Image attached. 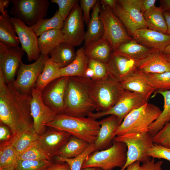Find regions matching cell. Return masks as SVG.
I'll return each instance as SVG.
<instances>
[{
    "instance_id": "cell-36",
    "label": "cell",
    "mask_w": 170,
    "mask_h": 170,
    "mask_svg": "<svg viewBox=\"0 0 170 170\" xmlns=\"http://www.w3.org/2000/svg\"><path fill=\"white\" fill-rule=\"evenodd\" d=\"M163 12L160 6H155L145 12L143 15L146 21L156 31L167 34V26Z\"/></svg>"
},
{
    "instance_id": "cell-54",
    "label": "cell",
    "mask_w": 170,
    "mask_h": 170,
    "mask_svg": "<svg viewBox=\"0 0 170 170\" xmlns=\"http://www.w3.org/2000/svg\"><path fill=\"white\" fill-rule=\"evenodd\" d=\"M140 162L138 161L134 162L129 165L125 170H139Z\"/></svg>"
},
{
    "instance_id": "cell-21",
    "label": "cell",
    "mask_w": 170,
    "mask_h": 170,
    "mask_svg": "<svg viewBox=\"0 0 170 170\" xmlns=\"http://www.w3.org/2000/svg\"><path fill=\"white\" fill-rule=\"evenodd\" d=\"M100 121V128L94 144L96 150L106 149L112 145L116 132L121 123L118 117L113 115H110Z\"/></svg>"
},
{
    "instance_id": "cell-4",
    "label": "cell",
    "mask_w": 170,
    "mask_h": 170,
    "mask_svg": "<svg viewBox=\"0 0 170 170\" xmlns=\"http://www.w3.org/2000/svg\"><path fill=\"white\" fill-rule=\"evenodd\" d=\"M153 137L149 129L115 136L113 142H123L127 147V161L120 170H125L136 162L144 163L150 160L151 157L148 156L147 152L154 144Z\"/></svg>"
},
{
    "instance_id": "cell-12",
    "label": "cell",
    "mask_w": 170,
    "mask_h": 170,
    "mask_svg": "<svg viewBox=\"0 0 170 170\" xmlns=\"http://www.w3.org/2000/svg\"><path fill=\"white\" fill-rule=\"evenodd\" d=\"M48 57L49 55L41 54L38 59L32 64H26L22 62L17 72L16 78L11 84L21 92L31 94Z\"/></svg>"
},
{
    "instance_id": "cell-28",
    "label": "cell",
    "mask_w": 170,
    "mask_h": 170,
    "mask_svg": "<svg viewBox=\"0 0 170 170\" xmlns=\"http://www.w3.org/2000/svg\"><path fill=\"white\" fill-rule=\"evenodd\" d=\"M49 55L61 68L67 66L74 60L76 52L74 47L67 42H62L56 46Z\"/></svg>"
},
{
    "instance_id": "cell-33",
    "label": "cell",
    "mask_w": 170,
    "mask_h": 170,
    "mask_svg": "<svg viewBox=\"0 0 170 170\" xmlns=\"http://www.w3.org/2000/svg\"><path fill=\"white\" fill-rule=\"evenodd\" d=\"M156 93L163 96L164 104L163 110L157 118L148 127L150 132L153 136L170 121V90H157Z\"/></svg>"
},
{
    "instance_id": "cell-20",
    "label": "cell",
    "mask_w": 170,
    "mask_h": 170,
    "mask_svg": "<svg viewBox=\"0 0 170 170\" xmlns=\"http://www.w3.org/2000/svg\"><path fill=\"white\" fill-rule=\"evenodd\" d=\"M132 38L139 43L163 53L170 44V35L150 29H139L135 33Z\"/></svg>"
},
{
    "instance_id": "cell-14",
    "label": "cell",
    "mask_w": 170,
    "mask_h": 170,
    "mask_svg": "<svg viewBox=\"0 0 170 170\" xmlns=\"http://www.w3.org/2000/svg\"><path fill=\"white\" fill-rule=\"evenodd\" d=\"M42 91L35 87L31 91V111L33 122V128L39 135L44 133L46 124L53 121L57 114L44 103Z\"/></svg>"
},
{
    "instance_id": "cell-10",
    "label": "cell",
    "mask_w": 170,
    "mask_h": 170,
    "mask_svg": "<svg viewBox=\"0 0 170 170\" xmlns=\"http://www.w3.org/2000/svg\"><path fill=\"white\" fill-rule=\"evenodd\" d=\"M10 14L31 27L45 17L50 3L48 0H13Z\"/></svg>"
},
{
    "instance_id": "cell-35",
    "label": "cell",
    "mask_w": 170,
    "mask_h": 170,
    "mask_svg": "<svg viewBox=\"0 0 170 170\" xmlns=\"http://www.w3.org/2000/svg\"><path fill=\"white\" fill-rule=\"evenodd\" d=\"M18 153L13 146L10 140L1 142L0 146V169H14L18 160Z\"/></svg>"
},
{
    "instance_id": "cell-29",
    "label": "cell",
    "mask_w": 170,
    "mask_h": 170,
    "mask_svg": "<svg viewBox=\"0 0 170 170\" xmlns=\"http://www.w3.org/2000/svg\"><path fill=\"white\" fill-rule=\"evenodd\" d=\"M38 40L41 54L43 55H49L56 46L64 42L61 29L46 31L39 36Z\"/></svg>"
},
{
    "instance_id": "cell-16",
    "label": "cell",
    "mask_w": 170,
    "mask_h": 170,
    "mask_svg": "<svg viewBox=\"0 0 170 170\" xmlns=\"http://www.w3.org/2000/svg\"><path fill=\"white\" fill-rule=\"evenodd\" d=\"M69 77H61L48 84L42 91L44 104L57 114L64 113V100Z\"/></svg>"
},
{
    "instance_id": "cell-44",
    "label": "cell",
    "mask_w": 170,
    "mask_h": 170,
    "mask_svg": "<svg viewBox=\"0 0 170 170\" xmlns=\"http://www.w3.org/2000/svg\"><path fill=\"white\" fill-rule=\"evenodd\" d=\"M51 2L57 3L59 7L58 11L61 17L64 21L71 11L78 2L77 0H51Z\"/></svg>"
},
{
    "instance_id": "cell-24",
    "label": "cell",
    "mask_w": 170,
    "mask_h": 170,
    "mask_svg": "<svg viewBox=\"0 0 170 170\" xmlns=\"http://www.w3.org/2000/svg\"><path fill=\"white\" fill-rule=\"evenodd\" d=\"M100 7V2L98 0L94 7L90 19L87 24V30L85 33L84 39L85 48L103 37L104 27L99 16Z\"/></svg>"
},
{
    "instance_id": "cell-30",
    "label": "cell",
    "mask_w": 170,
    "mask_h": 170,
    "mask_svg": "<svg viewBox=\"0 0 170 170\" xmlns=\"http://www.w3.org/2000/svg\"><path fill=\"white\" fill-rule=\"evenodd\" d=\"M84 48L85 53L89 58H92L106 63L113 51L110 43L102 39Z\"/></svg>"
},
{
    "instance_id": "cell-39",
    "label": "cell",
    "mask_w": 170,
    "mask_h": 170,
    "mask_svg": "<svg viewBox=\"0 0 170 170\" xmlns=\"http://www.w3.org/2000/svg\"><path fill=\"white\" fill-rule=\"evenodd\" d=\"M146 75L150 84L156 90H170V71Z\"/></svg>"
},
{
    "instance_id": "cell-17",
    "label": "cell",
    "mask_w": 170,
    "mask_h": 170,
    "mask_svg": "<svg viewBox=\"0 0 170 170\" xmlns=\"http://www.w3.org/2000/svg\"><path fill=\"white\" fill-rule=\"evenodd\" d=\"M11 19L15 26L21 48L26 53L28 60L36 61L41 54L38 37L30 27L19 19L14 17H11Z\"/></svg>"
},
{
    "instance_id": "cell-51",
    "label": "cell",
    "mask_w": 170,
    "mask_h": 170,
    "mask_svg": "<svg viewBox=\"0 0 170 170\" xmlns=\"http://www.w3.org/2000/svg\"><path fill=\"white\" fill-rule=\"evenodd\" d=\"M163 14L167 26V34L170 35V11H164Z\"/></svg>"
},
{
    "instance_id": "cell-50",
    "label": "cell",
    "mask_w": 170,
    "mask_h": 170,
    "mask_svg": "<svg viewBox=\"0 0 170 170\" xmlns=\"http://www.w3.org/2000/svg\"><path fill=\"white\" fill-rule=\"evenodd\" d=\"M156 0H140V9L143 14L155 6Z\"/></svg>"
},
{
    "instance_id": "cell-49",
    "label": "cell",
    "mask_w": 170,
    "mask_h": 170,
    "mask_svg": "<svg viewBox=\"0 0 170 170\" xmlns=\"http://www.w3.org/2000/svg\"><path fill=\"white\" fill-rule=\"evenodd\" d=\"M44 170H71L68 163L65 162L59 161L53 163Z\"/></svg>"
},
{
    "instance_id": "cell-8",
    "label": "cell",
    "mask_w": 170,
    "mask_h": 170,
    "mask_svg": "<svg viewBox=\"0 0 170 170\" xmlns=\"http://www.w3.org/2000/svg\"><path fill=\"white\" fill-rule=\"evenodd\" d=\"M112 10L132 38L138 30L150 29L156 30L145 20L141 10L140 0H117Z\"/></svg>"
},
{
    "instance_id": "cell-58",
    "label": "cell",
    "mask_w": 170,
    "mask_h": 170,
    "mask_svg": "<svg viewBox=\"0 0 170 170\" xmlns=\"http://www.w3.org/2000/svg\"><path fill=\"white\" fill-rule=\"evenodd\" d=\"M167 60L170 62V54L165 55Z\"/></svg>"
},
{
    "instance_id": "cell-15",
    "label": "cell",
    "mask_w": 170,
    "mask_h": 170,
    "mask_svg": "<svg viewBox=\"0 0 170 170\" xmlns=\"http://www.w3.org/2000/svg\"><path fill=\"white\" fill-rule=\"evenodd\" d=\"M25 53L21 48L9 47L0 42V69L4 76L6 83H12Z\"/></svg>"
},
{
    "instance_id": "cell-57",
    "label": "cell",
    "mask_w": 170,
    "mask_h": 170,
    "mask_svg": "<svg viewBox=\"0 0 170 170\" xmlns=\"http://www.w3.org/2000/svg\"><path fill=\"white\" fill-rule=\"evenodd\" d=\"M96 167H86L82 168L81 170H96Z\"/></svg>"
},
{
    "instance_id": "cell-32",
    "label": "cell",
    "mask_w": 170,
    "mask_h": 170,
    "mask_svg": "<svg viewBox=\"0 0 170 170\" xmlns=\"http://www.w3.org/2000/svg\"><path fill=\"white\" fill-rule=\"evenodd\" d=\"M60 68L50 58L46 60L43 70L39 76L34 87L42 91L50 82L60 77Z\"/></svg>"
},
{
    "instance_id": "cell-18",
    "label": "cell",
    "mask_w": 170,
    "mask_h": 170,
    "mask_svg": "<svg viewBox=\"0 0 170 170\" xmlns=\"http://www.w3.org/2000/svg\"><path fill=\"white\" fill-rule=\"evenodd\" d=\"M137 62L114 51L105 64L109 75L121 82L138 70Z\"/></svg>"
},
{
    "instance_id": "cell-13",
    "label": "cell",
    "mask_w": 170,
    "mask_h": 170,
    "mask_svg": "<svg viewBox=\"0 0 170 170\" xmlns=\"http://www.w3.org/2000/svg\"><path fill=\"white\" fill-rule=\"evenodd\" d=\"M84 21L82 10L77 3L64 21L61 29L64 42L74 47L82 44L85 34Z\"/></svg>"
},
{
    "instance_id": "cell-7",
    "label": "cell",
    "mask_w": 170,
    "mask_h": 170,
    "mask_svg": "<svg viewBox=\"0 0 170 170\" xmlns=\"http://www.w3.org/2000/svg\"><path fill=\"white\" fill-rule=\"evenodd\" d=\"M124 90L120 83L109 74L102 79L92 80L90 92L96 110L105 111L110 109L120 99Z\"/></svg>"
},
{
    "instance_id": "cell-6",
    "label": "cell",
    "mask_w": 170,
    "mask_h": 170,
    "mask_svg": "<svg viewBox=\"0 0 170 170\" xmlns=\"http://www.w3.org/2000/svg\"><path fill=\"white\" fill-rule=\"evenodd\" d=\"M162 111L158 106L147 102L131 111L124 117L116 132V136L148 130L149 127Z\"/></svg>"
},
{
    "instance_id": "cell-31",
    "label": "cell",
    "mask_w": 170,
    "mask_h": 170,
    "mask_svg": "<svg viewBox=\"0 0 170 170\" xmlns=\"http://www.w3.org/2000/svg\"><path fill=\"white\" fill-rule=\"evenodd\" d=\"M90 144L75 136H71L62 147L56 156L57 158H72L83 153Z\"/></svg>"
},
{
    "instance_id": "cell-55",
    "label": "cell",
    "mask_w": 170,
    "mask_h": 170,
    "mask_svg": "<svg viewBox=\"0 0 170 170\" xmlns=\"http://www.w3.org/2000/svg\"><path fill=\"white\" fill-rule=\"evenodd\" d=\"M117 0H102L100 2L110 7L112 9L114 8Z\"/></svg>"
},
{
    "instance_id": "cell-53",
    "label": "cell",
    "mask_w": 170,
    "mask_h": 170,
    "mask_svg": "<svg viewBox=\"0 0 170 170\" xmlns=\"http://www.w3.org/2000/svg\"><path fill=\"white\" fill-rule=\"evenodd\" d=\"M10 0H0V12L1 13H3L5 11V9L7 8L10 3Z\"/></svg>"
},
{
    "instance_id": "cell-27",
    "label": "cell",
    "mask_w": 170,
    "mask_h": 170,
    "mask_svg": "<svg viewBox=\"0 0 170 170\" xmlns=\"http://www.w3.org/2000/svg\"><path fill=\"white\" fill-rule=\"evenodd\" d=\"M14 25L7 10L0 15V42L8 46H17L20 42Z\"/></svg>"
},
{
    "instance_id": "cell-60",
    "label": "cell",
    "mask_w": 170,
    "mask_h": 170,
    "mask_svg": "<svg viewBox=\"0 0 170 170\" xmlns=\"http://www.w3.org/2000/svg\"><path fill=\"white\" fill-rule=\"evenodd\" d=\"M96 170H103L97 167L96 168Z\"/></svg>"
},
{
    "instance_id": "cell-38",
    "label": "cell",
    "mask_w": 170,
    "mask_h": 170,
    "mask_svg": "<svg viewBox=\"0 0 170 170\" xmlns=\"http://www.w3.org/2000/svg\"><path fill=\"white\" fill-rule=\"evenodd\" d=\"M43 159L51 161V159L38 143L37 140L18 155V160H20Z\"/></svg>"
},
{
    "instance_id": "cell-47",
    "label": "cell",
    "mask_w": 170,
    "mask_h": 170,
    "mask_svg": "<svg viewBox=\"0 0 170 170\" xmlns=\"http://www.w3.org/2000/svg\"><path fill=\"white\" fill-rule=\"evenodd\" d=\"M163 161H159L155 162L154 158L143 163L140 166L139 170H162V165Z\"/></svg>"
},
{
    "instance_id": "cell-2",
    "label": "cell",
    "mask_w": 170,
    "mask_h": 170,
    "mask_svg": "<svg viewBox=\"0 0 170 170\" xmlns=\"http://www.w3.org/2000/svg\"><path fill=\"white\" fill-rule=\"evenodd\" d=\"M92 81L87 77H69L64 97V113L87 117L96 110L90 94Z\"/></svg>"
},
{
    "instance_id": "cell-59",
    "label": "cell",
    "mask_w": 170,
    "mask_h": 170,
    "mask_svg": "<svg viewBox=\"0 0 170 170\" xmlns=\"http://www.w3.org/2000/svg\"><path fill=\"white\" fill-rule=\"evenodd\" d=\"M0 170H14V169L11 168H6L3 169H0Z\"/></svg>"
},
{
    "instance_id": "cell-9",
    "label": "cell",
    "mask_w": 170,
    "mask_h": 170,
    "mask_svg": "<svg viewBox=\"0 0 170 170\" xmlns=\"http://www.w3.org/2000/svg\"><path fill=\"white\" fill-rule=\"evenodd\" d=\"M100 3L99 16L104 27L103 38L110 43L114 51L121 44L133 38L129 35L124 25L112 8Z\"/></svg>"
},
{
    "instance_id": "cell-45",
    "label": "cell",
    "mask_w": 170,
    "mask_h": 170,
    "mask_svg": "<svg viewBox=\"0 0 170 170\" xmlns=\"http://www.w3.org/2000/svg\"><path fill=\"white\" fill-rule=\"evenodd\" d=\"M148 156L153 158L163 159L170 162V148L154 143L147 152Z\"/></svg>"
},
{
    "instance_id": "cell-40",
    "label": "cell",
    "mask_w": 170,
    "mask_h": 170,
    "mask_svg": "<svg viewBox=\"0 0 170 170\" xmlns=\"http://www.w3.org/2000/svg\"><path fill=\"white\" fill-rule=\"evenodd\" d=\"M53 163L47 160H18L14 170H44Z\"/></svg>"
},
{
    "instance_id": "cell-41",
    "label": "cell",
    "mask_w": 170,
    "mask_h": 170,
    "mask_svg": "<svg viewBox=\"0 0 170 170\" xmlns=\"http://www.w3.org/2000/svg\"><path fill=\"white\" fill-rule=\"evenodd\" d=\"M96 150L94 144H90L84 151L79 156L72 158H57L58 162H65L68 164L71 170H81L82 164L87 157Z\"/></svg>"
},
{
    "instance_id": "cell-56",
    "label": "cell",
    "mask_w": 170,
    "mask_h": 170,
    "mask_svg": "<svg viewBox=\"0 0 170 170\" xmlns=\"http://www.w3.org/2000/svg\"><path fill=\"white\" fill-rule=\"evenodd\" d=\"M163 53L165 55L170 54V44L166 48Z\"/></svg>"
},
{
    "instance_id": "cell-46",
    "label": "cell",
    "mask_w": 170,
    "mask_h": 170,
    "mask_svg": "<svg viewBox=\"0 0 170 170\" xmlns=\"http://www.w3.org/2000/svg\"><path fill=\"white\" fill-rule=\"evenodd\" d=\"M98 0H81L80 1V6L83 12V17L84 21L88 24L91 17L90 12L91 8L94 7Z\"/></svg>"
},
{
    "instance_id": "cell-42",
    "label": "cell",
    "mask_w": 170,
    "mask_h": 170,
    "mask_svg": "<svg viewBox=\"0 0 170 170\" xmlns=\"http://www.w3.org/2000/svg\"><path fill=\"white\" fill-rule=\"evenodd\" d=\"M88 67L91 69L94 72V76L92 79V80H101L108 75L105 64L97 60L89 58Z\"/></svg>"
},
{
    "instance_id": "cell-43",
    "label": "cell",
    "mask_w": 170,
    "mask_h": 170,
    "mask_svg": "<svg viewBox=\"0 0 170 170\" xmlns=\"http://www.w3.org/2000/svg\"><path fill=\"white\" fill-rule=\"evenodd\" d=\"M154 143L170 148V121L153 137Z\"/></svg>"
},
{
    "instance_id": "cell-3",
    "label": "cell",
    "mask_w": 170,
    "mask_h": 170,
    "mask_svg": "<svg viewBox=\"0 0 170 170\" xmlns=\"http://www.w3.org/2000/svg\"><path fill=\"white\" fill-rule=\"evenodd\" d=\"M46 126L65 131L71 136L94 144L98 136L100 122L88 116H76L61 113L57 114Z\"/></svg>"
},
{
    "instance_id": "cell-37",
    "label": "cell",
    "mask_w": 170,
    "mask_h": 170,
    "mask_svg": "<svg viewBox=\"0 0 170 170\" xmlns=\"http://www.w3.org/2000/svg\"><path fill=\"white\" fill-rule=\"evenodd\" d=\"M64 22L57 11L52 18L42 19L30 27L38 37L43 32L49 30L61 29Z\"/></svg>"
},
{
    "instance_id": "cell-34",
    "label": "cell",
    "mask_w": 170,
    "mask_h": 170,
    "mask_svg": "<svg viewBox=\"0 0 170 170\" xmlns=\"http://www.w3.org/2000/svg\"><path fill=\"white\" fill-rule=\"evenodd\" d=\"M39 136L33 128L25 130L12 137L10 141L19 154L37 141Z\"/></svg>"
},
{
    "instance_id": "cell-52",
    "label": "cell",
    "mask_w": 170,
    "mask_h": 170,
    "mask_svg": "<svg viewBox=\"0 0 170 170\" xmlns=\"http://www.w3.org/2000/svg\"><path fill=\"white\" fill-rule=\"evenodd\" d=\"M159 2L163 11H170V0H161Z\"/></svg>"
},
{
    "instance_id": "cell-5",
    "label": "cell",
    "mask_w": 170,
    "mask_h": 170,
    "mask_svg": "<svg viewBox=\"0 0 170 170\" xmlns=\"http://www.w3.org/2000/svg\"><path fill=\"white\" fill-rule=\"evenodd\" d=\"M127 147L125 143L113 142L110 148L95 150L88 156L82 168L94 167L104 170H112L119 167L121 169L127 161Z\"/></svg>"
},
{
    "instance_id": "cell-1",
    "label": "cell",
    "mask_w": 170,
    "mask_h": 170,
    "mask_svg": "<svg viewBox=\"0 0 170 170\" xmlns=\"http://www.w3.org/2000/svg\"><path fill=\"white\" fill-rule=\"evenodd\" d=\"M31 94L21 92L6 83L0 69V121L10 129L12 137L33 128L31 111Z\"/></svg>"
},
{
    "instance_id": "cell-11",
    "label": "cell",
    "mask_w": 170,
    "mask_h": 170,
    "mask_svg": "<svg viewBox=\"0 0 170 170\" xmlns=\"http://www.w3.org/2000/svg\"><path fill=\"white\" fill-rule=\"evenodd\" d=\"M141 94L125 90L122 95L111 108L105 111L92 112L88 116L96 120L104 116L113 115L117 116L122 123L124 117L131 111L138 108L147 102Z\"/></svg>"
},
{
    "instance_id": "cell-26",
    "label": "cell",
    "mask_w": 170,
    "mask_h": 170,
    "mask_svg": "<svg viewBox=\"0 0 170 170\" xmlns=\"http://www.w3.org/2000/svg\"><path fill=\"white\" fill-rule=\"evenodd\" d=\"M89 58L86 56L84 48H81L76 52V56L74 60L68 65L60 70L61 77H86V72L88 67Z\"/></svg>"
},
{
    "instance_id": "cell-48",
    "label": "cell",
    "mask_w": 170,
    "mask_h": 170,
    "mask_svg": "<svg viewBox=\"0 0 170 170\" xmlns=\"http://www.w3.org/2000/svg\"><path fill=\"white\" fill-rule=\"evenodd\" d=\"M8 128L5 125L0 122V140L2 142L10 140L12 138V136L8 129Z\"/></svg>"
},
{
    "instance_id": "cell-19",
    "label": "cell",
    "mask_w": 170,
    "mask_h": 170,
    "mask_svg": "<svg viewBox=\"0 0 170 170\" xmlns=\"http://www.w3.org/2000/svg\"><path fill=\"white\" fill-rule=\"evenodd\" d=\"M71 136L67 132L53 128L39 136L37 142L51 159L57 156Z\"/></svg>"
},
{
    "instance_id": "cell-25",
    "label": "cell",
    "mask_w": 170,
    "mask_h": 170,
    "mask_svg": "<svg viewBox=\"0 0 170 170\" xmlns=\"http://www.w3.org/2000/svg\"><path fill=\"white\" fill-rule=\"evenodd\" d=\"M156 49L149 48L138 42L133 39L121 44L115 51L136 62L151 55Z\"/></svg>"
},
{
    "instance_id": "cell-22",
    "label": "cell",
    "mask_w": 170,
    "mask_h": 170,
    "mask_svg": "<svg viewBox=\"0 0 170 170\" xmlns=\"http://www.w3.org/2000/svg\"><path fill=\"white\" fill-rule=\"evenodd\" d=\"M138 70L145 74L170 71V62L163 52L157 50L150 56L137 62Z\"/></svg>"
},
{
    "instance_id": "cell-23",
    "label": "cell",
    "mask_w": 170,
    "mask_h": 170,
    "mask_svg": "<svg viewBox=\"0 0 170 170\" xmlns=\"http://www.w3.org/2000/svg\"><path fill=\"white\" fill-rule=\"evenodd\" d=\"M120 83L124 90L139 94L147 100L156 90L150 84L146 74L139 70Z\"/></svg>"
}]
</instances>
